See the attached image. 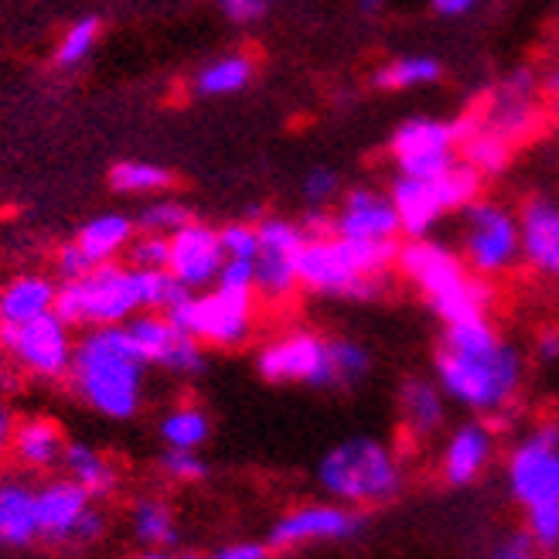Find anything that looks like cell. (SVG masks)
<instances>
[{
	"mask_svg": "<svg viewBox=\"0 0 559 559\" xmlns=\"http://www.w3.org/2000/svg\"><path fill=\"white\" fill-rule=\"evenodd\" d=\"M318 485L352 509H376L396 501L406 488L403 457L376 437H348L318 461Z\"/></svg>",
	"mask_w": 559,
	"mask_h": 559,
	"instance_id": "obj_5",
	"label": "cell"
},
{
	"mask_svg": "<svg viewBox=\"0 0 559 559\" xmlns=\"http://www.w3.org/2000/svg\"><path fill=\"white\" fill-rule=\"evenodd\" d=\"M127 334L133 348L140 352V358L147 361V366H164L171 372H181V376H194L205 369V355H202V345L199 338H191L181 328H175L167 321V314H133L127 321Z\"/></svg>",
	"mask_w": 559,
	"mask_h": 559,
	"instance_id": "obj_19",
	"label": "cell"
},
{
	"mask_svg": "<svg viewBox=\"0 0 559 559\" xmlns=\"http://www.w3.org/2000/svg\"><path fill=\"white\" fill-rule=\"evenodd\" d=\"M11 443H14L17 457L32 467H51V464H59L66 454L62 430L55 424H48V419H24L21 427H14Z\"/></svg>",
	"mask_w": 559,
	"mask_h": 559,
	"instance_id": "obj_29",
	"label": "cell"
},
{
	"mask_svg": "<svg viewBox=\"0 0 559 559\" xmlns=\"http://www.w3.org/2000/svg\"><path fill=\"white\" fill-rule=\"evenodd\" d=\"M396 409L403 433L416 443H427L447 430V416H451V400L443 396L433 376H409L400 382Z\"/></svg>",
	"mask_w": 559,
	"mask_h": 559,
	"instance_id": "obj_22",
	"label": "cell"
},
{
	"mask_svg": "<svg viewBox=\"0 0 559 559\" xmlns=\"http://www.w3.org/2000/svg\"><path fill=\"white\" fill-rule=\"evenodd\" d=\"M552 117L559 120V96H552Z\"/></svg>",
	"mask_w": 559,
	"mask_h": 559,
	"instance_id": "obj_56",
	"label": "cell"
},
{
	"mask_svg": "<svg viewBox=\"0 0 559 559\" xmlns=\"http://www.w3.org/2000/svg\"><path fill=\"white\" fill-rule=\"evenodd\" d=\"M304 202L311 209H328L334 199H342V178L331 171V167H311L300 181Z\"/></svg>",
	"mask_w": 559,
	"mask_h": 559,
	"instance_id": "obj_40",
	"label": "cell"
},
{
	"mask_svg": "<svg viewBox=\"0 0 559 559\" xmlns=\"http://www.w3.org/2000/svg\"><path fill=\"white\" fill-rule=\"evenodd\" d=\"M331 233L358 242H403L400 212L382 188H352L331 212Z\"/></svg>",
	"mask_w": 559,
	"mask_h": 559,
	"instance_id": "obj_18",
	"label": "cell"
},
{
	"mask_svg": "<svg viewBox=\"0 0 559 559\" xmlns=\"http://www.w3.org/2000/svg\"><path fill=\"white\" fill-rule=\"evenodd\" d=\"M543 90L549 93V96H559V59L549 66V72L543 75Z\"/></svg>",
	"mask_w": 559,
	"mask_h": 559,
	"instance_id": "obj_53",
	"label": "cell"
},
{
	"mask_svg": "<svg viewBox=\"0 0 559 559\" xmlns=\"http://www.w3.org/2000/svg\"><path fill=\"white\" fill-rule=\"evenodd\" d=\"M140 307H144V300H140L136 266H120L114 260L93 266L79 280H62L59 294H55V314L69 328L123 324Z\"/></svg>",
	"mask_w": 559,
	"mask_h": 559,
	"instance_id": "obj_8",
	"label": "cell"
},
{
	"mask_svg": "<svg viewBox=\"0 0 559 559\" xmlns=\"http://www.w3.org/2000/svg\"><path fill=\"white\" fill-rule=\"evenodd\" d=\"M144 366L147 361L133 348L127 324H103L75 345L69 372L75 393L93 409L114 419H127L140 406Z\"/></svg>",
	"mask_w": 559,
	"mask_h": 559,
	"instance_id": "obj_4",
	"label": "cell"
},
{
	"mask_svg": "<svg viewBox=\"0 0 559 559\" xmlns=\"http://www.w3.org/2000/svg\"><path fill=\"white\" fill-rule=\"evenodd\" d=\"M96 38H99V21L96 17H79L66 32V38L59 41V48H55V62H59L62 69L86 62L90 51L96 48Z\"/></svg>",
	"mask_w": 559,
	"mask_h": 559,
	"instance_id": "obj_38",
	"label": "cell"
},
{
	"mask_svg": "<svg viewBox=\"0 0 559 559\" xmlns=\"http://www.w3.org/2000/svg\"><path fill=\"white\" fill-rule=\"evenodd\" d=\"M396 253L400 242H358L334 233L307 236L297 276L311 294L369 304L385 290L389 273L396 270Z\"/></svg>",
	"mask_w": 559,
	"mask_h": 559,
	"instance_id": "obj_3",
	"label": "cell"
},
{
	"mask_svg": "<svg viewBox=\"0 0 559 559\" xmlns=\"http://www.w3.org/2000/svg\"><path fill=\"white\" fill-rule=\"evenodd\" d=\"M133 226H136V222L127 218V215H120V212L96 215L93 222H86V226L79 229L75 242L86 249V257L93 263H109V260H117L123 249L130 246Z\"/></svg>",
	"mask_w": 559,
	"mask_h": 559,
	"instance_id": "obj_28",
	"label": "cell"
},
{
	"mask_svg": "<svg viewBox=\"0 0 559 559\" xmlns=\"http://www.w3.org/2000/svg\"><path fill=\"white\" fill-rule=\"evenodd\" d=\"M209 559H270V546H263V543H236V546L218 549Z\"/></svg>",
	"mask_w": 559,
	"mask_h": 559,
	"instance_id": "obj_50",
	"label": "cell"
},
{
	"mask_svg": "<svg viewBox=\"0 0 559 559\" xmlns=\"http://www.w3.org/2000/svg\"><path fill=\"white\" fill-rule=\"evenodd\" d=\"M457 253L481 280H506L522 266V226L519 209L478 194L457 215Z\"/></svg>",
	"mask_w": 559,
	"mask_h": 559,
	"instance_id": "obj_6",
	"label": "cell"
},
{
	"mask_svg": "<svg viewBox=\"0 0 559 559\" xmlns=\"http://www.w3.org/2000/svg\"><path fill=\"white\" fill-rule=\"evenodd\" d=\"M11 437H14V416L4 403H0V451L11 443Z\"/></svg>",
	"mask_w": 559,
	"mask_h": 559,
	"instance_id": "obj_52",
	"label": "cell"
},
{
	"mask_svg": "<svg viewBox=\"0 0 559 559\" xmlns=\"http://www.w3.org/2000/svg\"><path fill=\"white\" fill-rule=\"evenodd\" d=\"M539 90H543V79L536 75V69H528V66L512 69L485 93V99L478 106L481 123L491 127L495 133H501L515 147L525 144L543 123Z\"/></svg>",
	"mask_w": 559,
	"mask_h": 559,
	"instance_id": "obj_12",
	"label": "cell"
},
{
	"mask_svg": "<svg viewBox=\"0 0 559 559\" xmlns=\"http://www.w3.org/2000/svg\"><path fill=\"white\" fill-rule=\"evenodd\" d=\"M533 358L539 361V366H556V361H559V328H546V331L536 334Z\"/></svg>",
	"mask_w": 559,
	"mask_h": 559,
	"instance_id": "obj_49",
	"label": "cell"
},
{
	"mask_svg": "<svg viewBox=\"0 0 559 559\" xmlns=\"http://www.w3.org/2000/svg\"><path fill=\"white\" fill-rule=\"evenodd\" d=\"M253 276H257V266L253 260H229L222 263L218 276H215V287H242V290H253Z\"/></svg>",
	"mask_w": 559,
	"mask_h": 559,
	"instance_id": "obj_44",
	"label": "cell"
},
{
	"mask_svg": "<svg viewBox=\"0 0 559 559\" xmlns=\"http://www.w3.org/2000/svg\"><path fill=\"white\" fill-rule=\"evenodd\" d=\"M167 559H199V556H167Z\"/></svg>",
	"mask_w": 559,
	"mask_h": 559,
	"instance_id": "obj_57",
	"label": "cell"
},
{
	"mask_svg": "<svg viewBox=\"0 0 559 559\" xmlns=\"http://www.w3.org/2000/svg\"><path fill=\"white\" fill-rule=\"evenodd\" d=\"M222 239V253L229 260H257V246H260V236H257V226H249V222H233L218 233Z\"/></svg>",
	"mask_w": 559,
	"mask_h": 559,
	"instance_id": "obj_43",
	"label": "cell"
},
{
	"mask_svg": "<svg viewBox=\"0 0 559 559\" xmlns=\"http://www.w3.org/2000/svg\"><path fill=\"white\" fill-rule=\"evenodd\" d=\"M136 559H167V552H160V549H151V552H144V556H136Z\"/></svg>",
	"mask_w": 559,
	"mask_h": 559,
	"instance_id": "obj_55",
	"label": "cell"
},
{
	"mask_svg": "<svg viewBox=\"0 0 559 559\" xmlns=\"http://www.w3.org/2000/svg\"><path fill=\"white\" fill-rule=\"evenodd\" d=\"M62 464L69 471V478L79 481L93 498L109 495V491L117 488V471H114V464H109L99 451H93V447H86V443H66Z\"/></svg>",
	"mask_w": 559,
	"mask_h": 559,
	"instance_id": "obj_31",
	"label": "cell"
},
{
	"mask_svg": "<svg viewBox=\"0 0 559 559\" xmlns=\"http://www.w3.org/2000/svg\"><path fill=\"white\" fill-rule=\"evenodd\" d=\"M485 175L474 171L471 164H454L443 175H396L389 185V199H393L400 212V226L406 239L416 236H433V229L443 218L457 215L467 202H474L478 194H485Z\"/></svg>",
	"mask_w": 559,
	"mask_h": 559,
	"instance_id": "obj_7",
	"label": "cell"
},
{
	"mask_svg": "<svg viewBox=\"0 0 559 559\" xmlns=\"http://www.w3.org/2000/svg\"><path fill=\"white\" fill-rule=\"evenodd\" d=\"M536 552H559V498L536 501L525 509V528Z\"/></svg>",
	"mask_w": 559,
	"mask_h": 559,
	"instance_id": "obj_37",
	"label": "cell"
},
{
	"mask_svg": "<svg viewBox=\"0 0 559 559\" xmlns=\"http://www.w3.org/2000/svg\"><path fill=\"white\" fill-rule=\"evenodd\" d=\"M0 345H8V352L21 366L41 379L66 376L72 366V352H75L69 324L55 311L27 321L21 328H0Z\"/></svg>",
	"mask_w": 559,
	"mask_h": 559,
	"instance_id": "obj_16",
	"label": "cell"
},
{
	"mask_svg": "<svg viewBox=\"0 0 559 559\" xmlns=\"http://www.w3.org/2000/svg\"><path fill=\"white\" fill-rule=\"evenodd\" d=\"M366 528V515L355 512L342 501H314V506H300L287 512L273 525L270 546L273 549H290L307 543H345L355 539Z\"/></svg>",
	"mask_w": 559,
	"mask_h": 559,
	"instance_id": "obj_17",
	"label": "cell"
},
{
	"mask_svg": "<svg viewBox=\"0 0 559 559\" xmlns=\"http://www.w3.org/2000/svg\"><path fill=\"white\" fill-rule=\"evenodd\" d=\"M355 4H358V14H366V17H376V14H382L385 0H355Z\"/></svg>",
	"mask_w": 559,
	"mask_h": 559,
	"instance_id": "obj_54",
	"label": "cell"
},
{
	"mask_svg": "<svg viewBox=\"0 0 559 559\" xmlns=\"http://www.w3.org/2000/svg\"><path fill=\"white\" fill-rule=\"evenodd\" d=\"M488 559H536V549H533V543H528V536L522 533L512 543L501 546L498 552H491Z\"/></svg>",
	"mask_w": 559,
	"mask_h": 559,
	"instance_id": "obj_51",
	"label": "cell"
},
{
	"mask_svg": "<svg viewBox=\"0 0 559 559\" xmlns=\"http://www.w3.org/2000/svg\"><path fill=\"white\" fill-rule=\"evenodd\" d=\"M525 376V352L498 331L491 314L443 324L433 352V379L454 406L495 419L519 403Z\"/></svg>",
	"mask_w": 559,
	"mask_h": 559,
	"instance_id": "obj_1",
	"label": "cell"
},
{
	"mask_svg": "<svg viewBox=\"0 0 559 559\" xmlns=\"http://www.w3.org/2000/svg\"><path fill=\"white\" fill-rule=\"evenodd\" d=\"M90 491L79 481H51L41 491H35V506H38V536L51 539H69V528L75 519L90 509Z\"/></svg>",
	"mask_w": 559,
	"mask_h": 559,
	"instance_id": "obj_25",
	"label": "cell"
},
{
	"mask_svg": "<svg viewBox=\"0 0 559 559\" xmlns=\"http://www.w3.org/2000/svg\"><path fill=\"white\" fill-rule=\"evenodd\" d=\"M127 253H130V266H140V270H164V266H167V253H171V246H167V236H160V233H144L140 239H130Z\"/></svg>",
	"mask_w": 559,
	"mask_h": 559,
	"instance_id": "obj_41",
	"label": "cell"
},
{
	"mask_svg": "<svg viewBox=\"0 0 559 559\" xmlns=\"http://www.w3.org/2000/svg\"><path fill=\"white\" fill-rule=\"evenodd\" d=\"M55 294H59V287L41 273L14 276L11 284L0 287V328H21L55 311Z\"/></svg>",
	"mask_w": 559,
	"mask_h": 559,
	"instance_id": "obj_24",
	"label": "cell"
},
{
	"mask_svg": "<svg viewBox=\"0 0 559 559\" xmlns=\"http://www.w3.org/2000/svg\"><path fill=\"white\" fill-rule=\"evenodd\" d=\"M136 276H140V300H144L147 311H167V307H175L185 294H191L181 280L171 273V270H140L136 266Z\"/></svg>",
	"mask_w": 559,
	"mask_h": 559,
	"instance_id": "obj_36",
	"label": "cell"
},
{
	"mask_svg": "<svg viewBox=\"0 0 559 559\" xmlns=\"http://www.w3.org/2000/svg\"><path fill=\"white\" fill-rule=\"evenodd\" d=\"M109 185L120 194H151V191H164L175 185V175L160 164H147V160H123L109 171Z\"/></svg>",
	"mask_w": 559,
	"mask_h": 559,
	"instance_id": "obj_34",
	"label": "cell"
},
{
	"mask_svg": "<svg viewBox=\"0 0 559 559\" xmlns=\"http://www.w3.org/2000/svg\"><path fill=\"white\" fill-rule=\"evenodd\" d=\"M103 515L96 512V509H86L79 519H75V525L69 528V539L72 543H93V539H99L103 536Z\"/></svg>",
	"mask_w": 559,
	"mask_h": 559,
	"instance_id": "obj_47",
	"label": "cell"
},
{
	"mask_svg": "<svg viewBox=\"0 0 559 559\" xmlns=\"http://www.w3.org/2000/svg\"><path fill=\"white\" fill-rule=\"evenodd\" d=\"M38 536L35 491L24 485H0V543L27 546Z\"/></svg>",
	"mask_w": 559,
	"mask_h": 559,
	"instance_id": "obj_27",
	"label": "cell"
},
{
	"mask_svg": "<svg viewBox=\"0 0 559 559\" xmlns=\"http://www.w3.org/2000/svg\"><path fill=\"white\" fill-rule=\"evenodd\" d=\"M328 355H331L334 389H352L358 382H366L372 372V352L355 338H328Z\"/></svg>",
	"mask_w": 559,
	"mask_h": 559,
	"instance_id": "obj_32",
	"label": "cell"
},
{
	"mask_svg": "<svg viewBox=\"0 0 559 559\" xmlns=\"http://www.w3.org/2000/svg\"><path fill=\"white\" fill-rule=\"evenodd\" d=\"M136 222H140V229H144V233L171 236V233L185 229L188 222H194V218H191V209H188V205H181V202H175V199H164V202L147 205L144 212H140Z\"/></svg>",
	"mask_w": 559,
	"mask_h": 559,
	"instance_id": "obj_39",
	"label": "cell"
},
{
	"mask_svg": "<svg viewBox=\"0 0 559 559\" xmlns=\"http://www.w3.org/2000/svg\"><path fill=\"white\" fill-rule=\"evenodd\" d=\"M389 157L396 175H443L461 164V123L443 117H409L389 136Z\"/></svg>",
	"mask_w": 559,
	"mask_h": 559,
	"instance_id": "obj_11",
	"label": "cell"
},
{
	"mask_svg": "<svg viewBox=\"0 0 559 559\" xmlns=\"http://www.w3.org/2000/svg\"><path fill=\"white\" fill-rule=\"evenodd\" d=\"M253 294L242 287H215L212 294H185L167 307V321L209 345H239L253 331Z\"/></svg>",
	"mask_w": 559,
	"mask_h": 559,
	"instance_id": "obj_9",
	"label": "cell"
},
{
	"mask_svg": "<svg viewBox=\"0 0 559 559\" xmlns=\"http://www.w3.org/2000/svg\"><path fill=\"white\" fill-rule=\"evenodd\" d=\"M485 0H430V11L443 21H461L478 11Z\"/></svg>",
	"mask_w": 559,
	"mask_h": 559,
	"instance_id": "obj_48",
	"label": "cell"
},
{
	"mask_svg": "<svg viewBox=\"0 0 559 559\" xmlns=\"http://www.w3.org/2000/svg\"><path fill=\"white\" fill-rule=\"evenodd\" d=\"M167 270H171L188 290H202L209 284H215V276L226 263V253H222V239L215 229L202 226V222H188L185 229L167 236Z\"/></svg>",
	"mask_w": 559,
	"mask_h": 559,
	"instance_id": "obj_21",
	"label": "cell"
},
{
	"mask_svg": "<svg viewBox=\"0 0 559 559\" xmlns=\"http://www.w3.org/2000/svg\"><path fill=\"white\" fill-rule=\"evenodd\" d=\"M218 8L236 24H253L270 11V0H218Z\"/></svg>",
	"mask_w": 559,
	"mask_h": 559,
	"instance_id": "obj_46",
	"label": "cell"
},
{
	"mask_svg": "<svg viewBox=\"0 0 559 559\" xmlns=\"http://www.w3.org/2000/svg\"><path fill=\"white\" fill-rule=\"evenodd\" d=\"M253 59L249 55H222L194 75V93L199 96H233L253 82Z\"/></svg>",
	"mask_w": 559,
	"mask_h": 559,
	"instance_id": "obj_30",
	"label": "cell"
},
{
	"mask_svg": "<svg viewBox=\"0 0 559 559\" xmlns=\"http://www.w3.org/2000/svg\"><path fill=\"white\" fill-rule=\"evenodd\" d=\"M133 536L140 543L154 546V549L175 546L178 543V525L171 519V509H167L164 501H154V498L136 501V506H133Z\"/></svg>",
	"mask_w": 559,
	"mask_h": 559,
	"instance_id": "obj_33",
	"label": "cell"
},
{
	"mask_svg": "<svg viewBox=\"0 0 559 559\" xmlns=\"http://www.w3.org/2000/svg\"><path fill=\"white\" fill-rule=\"evenodd\" d=\"M522 266L559 287V202L549 194H528L519 205Z\"/></svg>",
	"mask_w": 559,
	"mask_h": 559,
	"instance_id": "obj_20",
	"label": "cell"
},
{
	"mask_svg": "<svg viewBox=\"0 0 559 559\" xmlns=\"http://www.w3.org/2000/svg\"><path fill=\"white\" fill-rule=\"evenodd\" d=\"M93 266H99V263H93L86 257V249H82L79 242H69V246L59 249V276L62 280H79V276H86Z\"/></svg>",
	"mask_w": 559,
	"mask_h": 559,
	"instance_id": "obj_45",
	"label": "cell"
},
{
	"mask_svg": "<svg viewBox=\"0 0 559 559\" xmlns=\"http://www.w3.org/2000/svg\"><path fill=\"white\" fill-rule=\"evenodd\" d=\"M440 79H443V62L437 59V55L409 51V55H396V59L382 62L372 72V86L382 93H406V90L437 86Z\"/></svg>",
	"mask_w": 559,
	"mask_h": 559,
	"instance_id": "obj_26",
	"label": "cell"
},
{
	"mask_svg": "<svg viewBox=\"0 0 559 559\" xmlns=\"http://www.w3.org/2000/svg\"><path fill=\"white\" fill-rule=\"evenodd\" d=\"M506 488L515 506L559 498V419L528 427L506 457Z\"/></svg>",
	"mask_w": 559,
	"mask_h": 559,
	"instance_id": "obj_10",
	"label": "cell"
},
{
	"mask_svg": "<svg viewBox=\"0 0 559 559\" xmlns=\"http://www.w3.org/2000/svg\"><path fill=\"white\" fill-rule=\"evenodd\" d=\"M257 369L273 385L300 382V385H311V389H334L328 338H321V334H314V331L280 334V338H273L260 352Z\"/></svg>",
	"mask_w": 559,
	"mask_h": 559,
	"instance_id": "obj_14",
	"label": "cell"
},
{
	"mask_svg": "<svg viewBox=\"0 0 559 559\" xmlns=\"http://www.w3.org/2000/svg\"><path fill=\"white\" fill-rule=\"evenodd\" d=\"M457 123H461V160L471 164L474 171L485 178H495L506 171L515 154V144H509V140L495 133L491 127H485L478 109H464Z\"/></svg>",
	"mask_w": 559,
	"mask_h": 559,
	"instance_id": "obj_23",
	"label": "cell"
},
{
	"mask_svg": "<svg viewBox=\"0 0 559 559\" xmlns=\"http://www.w3.org/2000/svg\"><path fill=\"white\" fill-rule=\"evenodd\" d=\"M160 471L171 474L175 481H202L209 474L205 461L194 451H185V447H167L160 454Z\"/></svg>",
	"mask_w": 559,
	"mask_h": 559,
	"instance_id": "obj_42",
	"label": "cell"
},
{
	"mask_svg": "<svg viewBox=\"0 0 559 559\" xmlns=\"http://www.w3.org/2000/svg\"><path fill=\"white\" fill-rule=\"evenodd\" d=\"M260 246H257V276H253V290L266 300H287L300 287L297 276V260L300 249L307 242V233L300 222L290 218H263L257 226Z\"/></svg>",
	"mask_w": 559,
	"mask_h": 559,
	"instance_id": "obj_13",
	"label": "cell"
},
{
	"mask_svg": "<svg viewBox=\"0 0 559 559\" xmlns=\"http://www.w3.org/2000/svg\"><path fill=\"white\" fill-rule=\"evenodd\" d=\"M495 454H498V433L491 427V419L488 416L461 419V424L443 430L440 457H437L440 481L447 488H471V485H478L488 474Z\"/></svg>",
	"mask_w": 559,
	"mask_h": 559,
	"instance_id": "obj_15",
	"label": "cell"
},
{
	"mask_svg": "<svg viewBox=\"0 0 559 559\" xmlns=\"http://www.w3.org/2000/svg\"><path fill=\"white\" fill-rule=\"evenodd\" d=\"M160 437L167 447H185V451H199L209 440V416L199 406H181L164 416Z\"/></svg>",
	"mask_w": 559,
	"mask_h": 559,
	"instance_id": "obj_35",
	"label": "cell"
},
{
	"mask_svg": "<svg viewBox=\"0 0 559 559\" xmlns=\"http://www.w3.org/2000/svg\"><path fill=\"white\" fill-rule=\"evenodd\" d=\"M396 273L419 294L427 311L440 324H457L467 318L491 314L495 284L471 273L454 242L433 236H416L400 242Z\"/></svg>",
	"mask_w": 559,
	"mask_h": 559,
	"instance_id": "obj_2",
	"label": "cell"
}]
</instances>
